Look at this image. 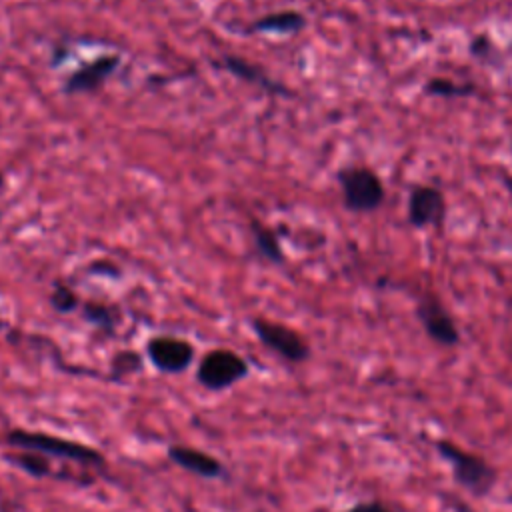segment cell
<instances>
[{
	"mask_svg": "<svg viewBox=\"0 0 512 512\" xmlns=\"http://www.w3.org/2000/svg\"><path fill=\"white\" fill-rule=\"evenodd\" d=\"M434 448L438 456L450 466L452 478L460 488L478 498L492 492L498 480V472L484 456L470 452L446 438L436 440Z\"/></svg>",
	"mask_w": 512,
	"mask_h": 512,
	"instance_id": "cell-1",
	"label": "cell"
},
{
	"mask_svg": "<svg viewBox=\"0 0 512 512\" xmlns=\"http://www.w3.org/2000/svg\"><path fill=\"white\" fill-rule=\"evenodd\" d=\"M6 442L16 450L38 452L48 458L78 462L84 466H102L104 464L102 452H98L94 446L78 442V440H68L62 436H52L46 432L14 428L6 434Z\"/></svg>",
	"mask_w": 512,
	"mask_h": 512,
	"instance_id": "cell-2",
	"label": "cell"
},
{
	"mask_svg": "<svg viewBox=\"0 0 512 512\" xmlns=\"http://www.w3.org/2000/svg\"><path fill=\"white\" fill-rule=\"evenodd\" d=\"M336 180L340 184L346 210L354 214L374 212L386 200L384 182L370 166H346L336 174Z\"/></svg>",
	"mask_w": 512,
	"mask_h": 512,
	"instance_id": "cell-3",
	"label": "cell"
},
{
	"mask_svg": "<svg viewBox=\"0 0 512 512\" xmlns=\"http://www.w3.org/2000/svg\"><path fill=\"white\" fill-rule=\"evenodd\" d=\"M250 374L248 362L228 348L208 350L196 368V380L206 390H228Z\"/></svg>",
	"mask_w": 512,
	"mask_h": 512,
	"instance_id": "cell-4",
	"label": "cell"
},
{
	"mask_svg": "<svg viewBox=\"0 0 512 512\" xmlns=\"http://www.w3.org/2000/svg\"><path fill=\"white\" fill-rule=\"evenodd\" d=\"M252 330L266 348H270L272 352H276L278 356H282L288 362L298 364V362H304L310 358L308 342L302 338L300 332L292 330L286 324L272 322L266 318H254Z\"/></svg>",
	"mask_w": 512,
	"mask_h": 512,
	"instance_id": "cell-5",
	"label": "cell"
},
{
	"mask_svg": "<svg viewBox=\"0 0 512 512\" xmlns=\"http://www.w3.org/2000/svg\"><path fill=\"white\" fill-rule=\"evenodd\" d=\"M416 318L422 324L426 336L444 348H452L460 344V330L452 318V314L446 310V306L440 302L436 294H424L416 302Z\"/></svg>",
	"mask_w": 512,
	"mask_h": 512,
	"instance_id": "cell-6",
	"label": "cell"
},
{
	"mask_svg": "<svg viewBox=\"0 0 512 512\" xmlns=\"http://www.w3.org/2000/svg\"><path fill=\"white\" fill-rule=\"evenodd\" d=\"M152 366L164 374H180L194 362V346L176 336H154L146 344Z\"/></svg>",
	"mask_w": 512,
	"mask_h": 512,
	"instance_id": "cell-7",
	"label": "cell"
},
{
	"mask_svg": "<svg viewBox=\"0 0 512 512\" xmlns=\"http://www.w3.org/2000/svg\"><path fill=\"white\" fill-rule=\"evenodd\" d=\"M446 198L442 190L428 184H418L408 196V222L414 228L442 226L446 220Z\"/></svg>",
	"mask_w": 512,
	"mask_h": 512,
	"instance_id": "cell-8",
	"label": "cell"
},
{
	"mask_svg": "<svg viewBox=\"0 0 512 512\" xmlns=\"http://www.w3.org/2000/svg\"><path fill=\"white\" fill-rule=\"evenodd\" d=\"M168 458L186 472L206 480H216L224 474V464L218 458L186 444H170Z\"/></svg>",
	"mask_w": 512,
	"mask_h": 512,
	"instance_id": "cell-9",
	"label": "cell"
},
{
	"mask_svg": "<svg viewBox=\"0 0 512 512\" xmlns=\"http://www.w3.org/2000/svg\"><path fill=\"white\" fill-rule=\"evenodd\" d=\"M120 60L116 56H100L82 68H78L64 84V90L70 94L80 92H92L104 84L106 78L112 76V72L118 68Z\"/></svg>",
	"mask_w": 512,
	"mask_h": 512,
	"instance_id": "cell-10",
	"label": "cell"
},
{
	"mask_svg": "<svg viewBox=\"0 0 512 512\" xmlns=\"http://www.w3.org/2000/svg\"><path fill=\"white\" fill-rule=\"evenodd\" d=\"M306 26V18L296 10H280L266 14L254 22V30L274 34H294Z\"/></svg>",
	"mask_w": 512,
	"mask_h": 512,
	"instance_id": "cell-11",
	"label": "cell"
},
{
	"mask_svg": "<svg viewBox=\"0 0 512 512\" xmlns=\"http://www.w3.org/2000/svg\"><path fill=\"white\" fill-rule=\"evenodd\" d=\"M4 460L8 464H12L14 468L26 472L32 478H46V476H54V470L50 466L48 456L38 454V452H30V450H18V452H8L4 454Z\"/></svg>",
	"mask_w": 512,
	"mask_h": 512,
	"instance_id": "cell-12",
	"label": "cell"
},
{
	"mask_svg": "<svg viewBox=\"0 0 512 512\" xmlns=\"http://www.w3.org/2000/svg\"><path fill=\"white\" fill-rule=\"evenodd\" d=\"M422 92L428 96H438V98H468L476 94V86L470 82H454L452 78H430L424 82Z\"/></svg>",
	"mask_w": 512,
	"mask_h": 512,
	"instance_id": "cell-13",
	"label": "cell"
},
{
	"mask_svg": "<svg viewBox=\"0 0 512 512\" xmlns=\"http://www.w3.org/2000/svg\"><path fill=\"white\" fill-rule=\"evenodd\" d=\"M82 316H84L86 322L98 326L104 332H112L116 322H118L114 310L110 306L102 304V302H86L82 306Z\"/></svg>",
	"mask_w": 512,
	"mask_h": 512,
	"instance_id": "cell-14",
	"label": "cell"
},
{
	"mask_svg": "<svg viewBox=\"0 0 512 512\" xmlns=\"http://www.w3.org/2000/svg\"><path fill=\"white\" fill-rule=\"evenodd\" d=\"M254 238H256V246L260 250V254L272 262H282V250H280V244H278V238L276 234L266 228V226H260V224H254Z\"/></svg>",
	"mask_w": 512,
	"mask_h": 512,
	"instance_id": "cell-15",
	"label": "cell"
},
{
	"mask_svg": "<svg viewBox=\"0 0 512 512\" xmlns=\"http://www.w3.org/2000/svg\"><path fill=\"white\" fill-rule=\"evenodd\" d=\"M226 68L230 70V72H234L236 76H240V78H244V80H250V82H258V84H262V86H266L268 90H274V92H282L280 88H276V84L274 82H270L266 76H262L258 70H254L250 64H246V62H242V60H238V58H226Z\"/></svg>",
	"mask_w": 512,
	"mask_h": 512,
	"instance_id": "cell-16",
	"label": "cell"
},
{
	"mask_svg": "<svg viewBox=\"0 0 512 512\" xmlns=\"http://www.w3.org/2000/svg\"><path fill=\"white\" fill-rule=\"evenodd\" d=\"M50 304H52V308H54L56 312L68 314V312H72V310L78 308L80 300H78V294H76L70 286H66V284H54V290H52V294H50Z\"/></svg>",
	"mask_w": 512,
	"mask_h": 512,
	"instance_id": "cell-17",
	"label": "cell"
},
{
	"mask_svg": "<svg viewBox=\"0 0 512 512\" xmlns=\"http://www.w3.org/2000/svg\"><path fill=\"white\" fill-rule=\"evenodd\" d=\"M142 366V360L136 352L132 350H124L120 354H116V358L112 360V372H114V378L120 380L132 372H138Z\"/></svg>",
	"mask_w": 512,
	"mask_h": 512,
	"instance_id": "cell-18",
	"label": "cell"
},
{
	"mask_svg": "<svg viewBox=\"0 0 512 512\" xmlns=\"http://www.w3.org/2000/svg\"><path fill=\"white\" fill-rule=\"evenodd\" d=\"M496 52L494 48V42L488 34H476L472 40H470V54L478 60H488L492 58V54Z\"/></svg>",
	"mask_w": 512,
	"mask_h": 512,
	"instance_id": "cell-19",
	"label": "cell"
},
{
	"mask_svg": "<svg viewBox=\"0 0 512 512\" xmlns=\"http://www.w3.org/2000/svg\"><path fill=\"white\" fill-rule=\"evenodd\" d=\"M344 512H392V510L378 500H368V502H358V504L346 508Z\"/></svg>",
	"mask_w": 512,
	"mask_h": 512,
	"instance_id": "cell-20",
	"label": "cell"
},
{
	"mask_svg": "<svg viewBox=\"0 0 512 512\" xmlns=\"http://www.w3.org/2000/svg\"><path fill=\"white\" fill-rule=\"evenodd\" d=\"M500 178H502V184H504V188L510 192V196H512V174H506V172H502L500 174Z\"/></svg>",
	"mask_w": 512,
	"mask_h": 512,
	"instance_id": "cell-21",
	"label": "cell"
},
{
	"mask_svg": "<svg viewBox=\"0 0 512 512\" xmlns=\"http://www.w3.org/2000/svg\"><path fill=\"white\" fill-rule=\"evenodd\" d=\"M454 508H456V510H458V512H472V510H470V508H468V506H464V504H458V502H456V504H454Z\"/></svg>",
	"mask_w": 512,
	"mask_h": 512,
	"instance_id": "cell-22",
	"label": "cell"
},
{
	"mask_svg": "<svg viewBox=\"0 0 512 512\" xmlns=\"http://www.w3.org/2000/svg\"><path fill=\"white\" fill-rule=\"evenodd\" d=\"M4 328H6V322H4V320H2V318H0V332H2V330H4Z\"/></svg>",
	"mask_w": 512,
	"mask_h": 512,
	"instance_id": "cell-23",
	"label": "cell"
},
{
	"mask_svg": "<svg viewBox=\"0 0 512 512\" xmlns=\"http://www.w3.org/2000/svg\"><path fill=\"white\" fill-rule=\"evenodd\" d=\"M2 182H4V178H2V174H0V188H2Z\"/></svg>",
	"mask_w": 512,
	"mask_h": 512,
	"instance_id": "cell-24",
	"label": "cell"
}]
</instances>
